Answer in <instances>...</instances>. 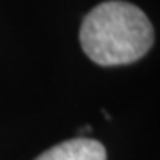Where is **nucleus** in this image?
I'll return each instance as SVG.
<instances>
[{
  "mask_svg": "<svg viewBox=\"0 0 160 160\" xmlns=\"http://www.w3.org/2000/svg\"><path fill=\"white\" fill-rule=\"evenodd\" d=\"M153 25L137 6L109 0L92 7L80 27V45L100 66H123L142 59L153 46Z\"/></svg>",
  "mask_w": 160,
  "mask_h": 160,
  "instance_id": "obj_1",
  "label": "nucleus"
},
{
  "mask_svg": "<svg viewBox=\"0 0 160 160\" xmlns=\"http://www.w3.org/2000/svg\"><path fill=\"white\" fill-rule=\"evenodd\" d=\"M36 160H107V149L94 139L75 137L46 149Z\"/></svg>",
  "mask_w": 160,
  "mask_h": 160,
  "instance_id": "obj_2",
  "label": "nucleus"
}]
</instances>
